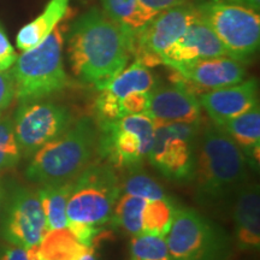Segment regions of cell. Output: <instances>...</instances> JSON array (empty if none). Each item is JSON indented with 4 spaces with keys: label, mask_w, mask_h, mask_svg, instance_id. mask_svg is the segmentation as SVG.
I'll list each match as a JSON object with an SVG mask.
<instances>
[{
    "label": "cell",
    "mask_w": 260,
    "mask_h": 260,
    "mask_svg": "<svg viewBox=\"0 0 260 260\" xmlns=\"http://www.w3.org/2000/svg\"><path fill=\"white\" fill-rule=\"evenodd\" d=\"M245 155L248 165L258 170L260 151V109L256 104L248 111L219 125Z\"/></svg>",
    "instance_id": "d6986e66"
},
{
    "label": "cell",
    "mask_w": 260,
    "mask_h": 260,
    "mask_svg": "<svg viewBox=\"0 0 260 260\" xmlns=\"http://www.w3.org/2000/svg\"><path fill=\"white\" fill-rule=\"evenodd\" d=\"M165 239L171 260H229L232 255L229 234L191 207L176 209Z\"/></svg>",
    "instance_id": "8992f818"
},
{
    "label": "cell",
    "mask_w": 260,
    "mask_h": 260,
    "mask_svg": "<svg viewBox=\"0 0 260 260\" xmlns=\"http://www.w3.org/2000/svg\"><path fill=\"white\" fill-rule=\"evenodd\" d=\"M21 158L12 119L0 116V174L15 169Z\"/></svg>",
    "instance_id": "83f0119b"
},
{
    "label": "cell",
    "mask_w": 260,
    "mask_h": 260,
    "mask_svg": "<svg viewBox=\"0 0 260 260\" xmlns=\"http://www.w3.org/2000/svg\"><path fill=\"white\" fill-rule=\"evenodd\" d=\"M16 59H17V54H16L15 48L10 42L5 30L0 25V70H9L15 64Z\"/></svg>",
    "instance_id": "4dcf8cb0"
},
{
    "label": "cell",
    "mask_w": 260,
    "mask_h": 260,
    "mask_svg": "<svg viewBox=\"0 0 260 260\" xmlns=\"http://www.w3.org/2000/svg\"><path fill=\"white\" fill-rule=\"evenodd\" d=\"M63 31L57 27L37 47L17 57L10 73L19 103L40 100L69 86L63 64Z\"/></svg>",
    "instance_id": "277c9868"
},
{
    "label": "cell",
    "mask_w": 260,
    "mask_h": 260,
    "mask_svg": "<svg viewBox=\"0 0 260 260\" xmlns=\"http://www.w3.org/2000/svg\"><path fill=\"white\" fill-rule=\"evenodd\" d=\"M121 193L115 168L106 161H94L73 182L67 205L68 228L102 230L111 222L113 206Z\"/></svg>",
    "instance_id": "5b68a950"
},
{
    "label": "cell",
    "mask_w": 260,
    "mask_h": 260,
    "mask_svg": "<svg viewBox=\"0 0 260 260\" xmlns=\"http://www.w3.org/2000/svg\"><path fill=\"white\" fill-rule=\"evenodd\" d=\"M98 157L115 169H139L148 157L154 121L147 113L128 115L98 123Z\"/></svg>",
    "instance_id": "52a82bcc"
},
{
    "label": "cell",
    "mask_w": 260,
    "mask_h": 260,
    "mask_svg": "<svg viewBox=\"0 0 260 260\" xmlns=\"http://www.w3.org/2000/svg\"><path fill=\"white\" fill-rule=\"evenodd\" d=\"M86 248L68 228L48 230L38 246L40 260H76Z\"/></svg>",
    "instance_id": "7402d4cb"
},
{
    "label": "cell",
    "mask_w": 260,
    "mask_h": 260,
    "mask_svg": "<svg viewBox=\"0 0 260 260\" xmlns=\"http://www.w3.org/2000/svg\"><path fill=\"white\" fill-rule=\"evenodd\" d=\"M73 122L70 110L59 104L39 100L21 103L12 123L22 157H32L41 147L67 132Z\"/></svg>",
    "instance_id": "30bf717a"
},
{
    "label": "cell",
    "mask_w": 260,
    "mask_h": 260,
    "mask_svg": "<svg viewBox=\"0 0 260 260\" xmlns=\"http://www.w3.org/2000/svg\"><path fill=\"white\" fill-rule=\"evenodd\" d=\"M155 86L154 75L149 68L139 61L125 67L99 89L100 94L95 103L99 123L122 118L119 102L123 98L134 92H151Z\"/></svg>",
    "instance_id": "5bb4252c"
},
{
    "label": "cell",
    "mask_w": 260,
    "mask_h": 260,
    "mask_svg": "<svg viewBox=\"0 0 260 260\" xmlns=\"http://www.w3.org/2000/svg\"><path fill=\"white\" fill-rule=\"evenodd\" d=\"M186 2L187 0H140V3L154 15H158L164 10L171 9Z\"/></svg>",
    "instance_id": "1f68e13d"
},
{
    "label": "cell",
    "mask_w": 260,
    "mask_h": 260,
    "mask_svg": "<svg viewBox=\"0 0 260 260\" xmlns=\"http://www.w3.org/2000/svg\"><path fill=\"white\" fill-rule=\"evenodd\" d=\"M73 182L53 186H42L38 190L42 210L46 217L47 229H63L68 228L67 205L69 199Z\"/></svg>",
    "instance_id": "603a6c76"
},
{
    "label": "cell",
    "mask_w": 260,
    "mask_h": 260,
    "mask_svg": "<svg viewBox=\"0 0 260 260\" xmlns=\"http://www.w3.org/2000/svg\"><path fill=\"white\" fill-rule=\"evenodd\" d=\"M198 99L211 122L220 125L259 104L258 83L254 79L243 80L233 86L201 93Z\"/></svg>",
    "instance_id": "e0dca14e"
},
{
    "label": "cell",
    "mask_w": 260,
    "mask_h": 260,
    "mask_svg": "<svg viewBox=\"0 0 260 260\" xmlns=\"http://www.w3.org/2000/svg\"><path fill=\"white\" fill-rule=\"evenodd\" d=\"M102 11L111 21L122 27L133 39L154 17L140 0H100Z\"/></svg>",
    "instance_id": "44dd1931"
},
{
    "label": "cell",
    "mask_w": 260,
    "mask_h": 260,
    "mask_svg": "<svg viewBox=\"0 0 260 260\" xmlns=\"http://www.w3.org/2000/svg\"><path fill=\"white\" fill-rule=\"evenodd\" d=\"M195 17V6L188 2L155 15L132 39V56L135 57V61L147 68L161 64L162 56Z\"/></svg>",
    "instance_id": "8fae6325"
},
{
    "label": "cell",
    "mask_w": 260,
    "mask_h": 260,
    "mask_svg": "<svg viewBox=\"0 0 260 260\" xmlns=\"http://www.w3.org/2000/svg\"><path fill=\"white\" fill-rule=\"evenodd\" d=\"M248 162L232 138L213 122L200 125L195 153V199L217 207L234 200L248 178Z\"/></svg>",
    "instance_id": "7a4b0ae2"
},
{
    "label": "cell",
    "mask_w": 260,
    "mask_h": 260,
    "mask_svg": "<svg viewBox=\"0 0 260 260\" xmlns=\"http://www.w3.org/2000/svg\"><path fill=\"white\" fill-rule=\"evenodd\" d=\"M149 93L151 92H134L119 102V111L121 116L136 115V113H146L148 106Z\"/></svg>",
    "instance_id": "f1b7e54d"
},
{
    "label": "cell",
    "mask_w": 260,
    "mask_h": 260,
    "mask_svg": "<svg viewBox=\"0 0 260 260\" xmlns=\"http://www.w3.org/2000/svg\"><path fill=\"white\" fill-rule=\"evenodd\" d=\"M98 138L99 129L92 117L77 119L32 154L25 176L41 186L74 182L98 157Z\"/></svg>",
    "instance_id": "3957f363"
},
{
    "label": "cell",
    "mask_w": 260,
    "mask_h": 260,
    "mask_svg": "<svg viewBox=\"0 0 260 260\" xmlns=\"http://www.w3.org/2000/svg\"><path fill=\"white\" fill-rule=\"evenodd\" d=\"M219 2L226 3V4L242 6V8L253 10V11L256 12H259L260 9V0H219Z\"/></svg>",
    "instance_id": "836d02e7"
},
{
    "label": "cell",
    "mask_w": 260,
    "mask_h": 260,
    "mask_svg": "<svg viewBox=\"0 0 260 260\" xmlns=\"http://www.w3.org/2000/svg\"><path fill=\"white\" fill-rule=\"evenodd\" d=\"M233 219L236 245L243 252L260 247V193L255 183H245L234 198Z\"/></svg>",
    "instance_id": "ac0fdd59"
},
{
    "label": "cell",
    "mask_w": 260,
    "mask_h": 260,
    "mask_svg": "<svg viewBox=\"0 0 260 260\" xmlns=\"http://www.w3.org/2000/svg\"><path fill=\"white\" fill-rule=\"evenodd\" d=\"M68 53L75 76L100 89L128 65L132 38L103 11L93 8L71 25Z\"/></svg>",
    "instance_id": "6da1fadb"
},
{
    "label": "cell",
    "mask_w": 260,
    "mask_h": 260,
    "mask_svg": "<svg viewBox=\"0 0 260 260\" xmlns=\"http://www.w3.org/2000/svg\"><path fill=\"white\" fill-rule=\"evenodd\" d=\"M146 201L147 200L125 193L119 195L113 206L111 223L133 236L141 234L142 211Z\"/></svg>",
    "instance_id": "cb8c5ba5"
},
{
    "label": "cell",
    "mask_w": 260,
    "mask_h": 260,
    "mask_svg": "<svg viewBox=\"0 0 260 260\" xmlns=\"http://www.w3.org/2000/svg\"><path fill=\"white\" fill-rule=\"evenodd\" d=\"M76 260H98L94 247L93 246L86 247V248L80 253V255L77 256Z\"/></svg>",
    "instance_id": "e575fe53"
},
{
    "label": "cell",
    "mask_w": 260,
    "mask_h": 260,
    "mask_svg": "<svg viewBox=\"0 0 260 260\" xmlns=\"http://www.w3.org/2000/svg\"><path fill=\"white\" fill-rule=\"evenodd\" d=\"M123 193L133 195V197L141 198L145 200H159L165 199L168 195L165 194L160 184L154 181L151 176L145 172L140 171V169L130 170V174L121 186Z\"/></svg>",
    "instance_id": "4316f807"
},
{
    "label": "cell",
    "mask_w": 260,
    "mask_h": 260,
    "mask_svg": "<svg viewBox=\"0 0 260 260\" xmlns=\"http://www.w3.org/2000/svg\"><path fill=\"white\" fill-rule=\"evenodd\" d=\"M132 260H171L167 239L152 234H139L130 242Z\"/></svg>",
    "instance_id": "484cf974"
},
{
    "label": "cell",
    "mask_w": 260,
    "mask_h": 260,
    "mask_svg": "<svg viewBox=\"0 0 260 260\" xmlns=\"http://www.w3.org/2000/svg\"><path fill=\"white\" fill-rule=\"evenodd\" d=\"M146 113L157 122H201V106L197 94L176 82L155 86L151 90Z\"/></svg>",
    "instance_id": "2e32d148"
},
{
    "label": "cell",
    "mask_w": 260,
    "mask_h": 260,
    "mask_svg": "<svg viewBox=\"0 0 260 260\" xmlns=\"http://www.w3.org/2000/svg\"><path fill=\"white\" fill-rule=\"evenodd\" d=\"M176 207L168 198L146 201L142 211V233L167 236L174 220Z\"/></svg>",
    "instance_id": "d4e9b609"
},
{
    "label": "cell",
    "mask_w": 260,
    "mask_h": 260,
    "mask_svg": "<svg viewBox=\"0 0 260 260\" xmlns=\"http://www.w3.org/2000/svg\"><path fill=\"white\" fill-rule=\"evenodd\" d=\"M194 6L198 17L212 29L228 56L245 63L256 53L260 44L259 12L219 0H205Z\"/></svg>",
    "instance_id": "ba28073f"
},
{
    "label": "cell",
    "mask_w": 260,
    "mask_h": 260,
    "mask_svg": "<svg viewBox=\"0 0 260 260\" xmlns=\"http://www.w3.org/2000/svg\"><path fill=\"white\" fill-rule=\"evenodd\" d=\"M200 125L201 122L154 121L153 142L147 157L152 167L170 181H191Z\"/></svg>",
    "instance_id": "9c48e42d"
},
{
    "label": "cell",
    "mask_w": 260,
    "mask_h": 260,
    "mask_svg": "<svg viewBox=\"0 0 260 260\" xmlns=\"http://www.w3.org/2000/svg\"><path fill=\"white\" fill-rule=\"evenodd\" d=\"M0 260H29V258L27 249L8 243L0 247Z\"/></svg>",
    "instance_id": "d6a6232c"
},
{
    "label": "cell",
    "mask_w": 260,
    "mask_h": 260,
    "mask_svg": "<svg viewBox=\"0 0 260 260\" xmlns=\"http://www.w3.org/2000/svg\"><path fill=\"white\" fill-rule=\"evenodd\" d=\"M15 98V84L11 73L0 70V116L11 105Z\"/></svg>",
    "instance_id": "f546056e"
},
{
    "label": "cell",
    "mask_w": 260,
    "mask_h": 260,
    "mask_svg": "<svg viewBox=\"0 0 260 260\" xmlns=\"http://www.w3.org/2000/svg\"><path fill=\"white\" fill-rule=\"evenodd\" d=\"M70 0H50L42 14L22 27L16 38V45L21 51L37 47L59 24L69 9Z\"/></svg>",
    "instance_id": "ffe728a7"
},
{
    "label": "cell",
    "mask_w": 260,
    "mask_h": 260,
    "mask_svg": "<svg viewBox=\"0 0 260 260\" xmlns=\"http://www.w3.org/2000/svg\"><path fill=\"white\" fill-rule=\"evenodd\" d=\"M4 189H3V186L0 184V214H2V209H3V203H4Z\"/></svg>",
    "instance_id": "d590c367"
},
{
    "label": "cell",
    "mask_w": 260,
    "mask_h": 260,
    "mask_svg": "<svg viewBox=\"0 0 260 260\" xmlns=\"http://www.w3.org/2000/svg\"><path fill=\"white\" fill-rule=\"evenodd\" d=\"M2 216V236L8 243L29 249L48 232L38 191L19 184L10 188Z\"/></svg>",
    "instance_id": "7c38bea8"
},
{
    "label": "cell",
    "mask_w": 260,
    "mask_h": 260,
    "mask_svg": "<svg viewBox=\"0 0 260 260\" xmlns=\"http://www.w3.org/2000/svg\"><path fill=\"white\" fill-rule=\"evenodd\" d=\"M222 56H228L222 42L197 15L186 31L162 56L161 64L177 71L198 60Z\"/></svg>",
    "instance_id": "9a60e30c"
},
{
    "label": "cell",
    "mask_w": 260,
    "mask_h": 260,
    "mask_svg": "<svg viewBox=\"0 0 260 260\" xmlns=\"http://www.w3.org/2000/svg\"><path fill=\"white\" fill-rule=\"evenodd\" d=\"M246 77L245 63L229 56L207 58L175 71L172 82L181 83L193 93L229 87L242 82Z\"/></svg>",
    "instance_id": "4fadbf2b"
}]
</instances>
